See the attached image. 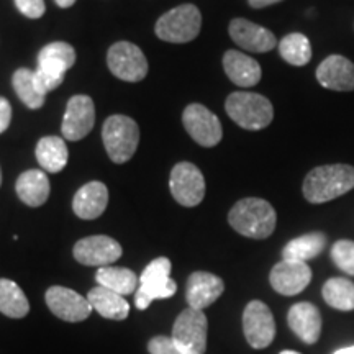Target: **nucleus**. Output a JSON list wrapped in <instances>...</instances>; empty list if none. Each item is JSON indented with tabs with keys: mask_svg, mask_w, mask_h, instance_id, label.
<instances>
[{
	"mask_svg": "<svg viewBox=\"0 0 354 354\" xmlns=\"http://www.w3.org/2000/svg\"><path fill=\"white\" fill-rule=\"evenodd\" d=\"M209 320L202 310L185 308L172 326V342L184 354H205Z\"/></svg>",
	"mask_w": 354,
	"mask_h": 354,
	"instance_id": "8",
	"label": "nucleus"
},
{
	"mask_svg": "<svg viewBox=\"0 0 354 354\" xmlns=\"http://www.w3.org/2000/svg\"><path fill=\"white\" fill-rule=\"evenodd\" d=\"M202 28V13L192 3L171 8L159 17L154 26L158 38L167 43H189L196 39Z\"/></svg>",
	"mask_w": 354,
	"mask_h": 354,
	"instance_id": "6",
	"label": "nucleus"
},
{
	"mask_svg": "<svg viewBox=\"0 0 354 354\" xmlns=\"http://www.w3.org/2000/svg\"><path fill=\"white\" fill-rule=\"evenodd\" d=\"M325 302L339 312L354 310V284L349 279L331 277L323 284L322 289Z\"/></svg>",
	"mask_w": 354,
	"mask_h": 354,
	"instance_id": "29",
	"label": "nucleus"
},
{
	"mask_svg": "<svg viewBox=\"0 0 354 354\" xmlns=\"http://www.w3.org/2000/svg\"><path fill=\"white\" fill-rule=\"evenodd\" d=\"M73 253L77 263L105 268V266H112L115 261L120 259L123 251L120 243L115 241L113 238L105 236V234H94V236L79 240L74 245Z\"/></svg>",
	"mask_w": 354,
	"mask_h": 354,
	"instance_id": "14",
	"label": "nucleus"
},
{
	"mask_svg": "<svg viewBox=\"0 0 354 354\" xmlns=\"http://www.w3.org/2000/svg\"><path fill=\"white\" fill-rule=\"evenodd\" d=\"M0 185H2V171H0Z\"/></svg>",
	"mask_w": 354,
	"mask_h": 354,
	"instance_id": "40",
	"label": "nucleus"
},
{
	"mask_svg": "<svg viewBox=\"0 0 354 354\" xmlns=\"http://www.w3.org/2000/svg\"><path fill=\"white\" fill-rule=\"evenodd\" d=\"M312 281V269L302 261L282 259L272 268L269 274V282L277 294L292 297L307 289Z\"/></svg>",
	"mask_w": 354,
	"mask_h": 354,
	"instance_id": "15",
	"label": "nucleus"
},
{
	"mask_svg": "<svg viewBox=\"0 0 354 354\" xmlns=\"http://www.w3.org/2000/svg\"><path fill=\"white\" fill-rule=\"evenodd\" d=\"M171 268V261L167 258H156L146 266L135 294L136 308L146 310L153 300L169 299L176 294L177 284L169 276Z\"/></svg>",
	"mask_w": 354,
	"mask_h": 354,
	"instance_id": "7",
	"label": "nucleus"
},
{
	"mask_svg": "<svg viewBox=\"0 0 354 354\" xmlns=\"http://www.w3.org/2000/svg\"><path fill=\"white\" fill-rule=\"evenodd\" d=\"M225 110L238 127L251 131L264 130L274 118L271 100L254 92L238 91L230 94L225 102Z\"/></svg>",
	"mask_w": 354,
	"mask_h": 354,
	"instance_id": "3",
	"label": "nucleus"
},
{
	"mask_svg": "<svg viewBox=\"0 0 354 354\" xmlns=\"http://www.w3.org/2000/svg\"><path fill=\"white\" fill-rule=\"evenodd\" d=\"M243 333L251 348L264 349L274 342L276 322L271 308L261 300H251L243 312Z\"/></svg>",
	"mask_w": 354,
	"mask_h": 354,
	"instance_id": "12",
	"label": "nucleus"
},
{
	"mask_svg": "<svg viewBox=\"0 0 354 354\" xmlns=\"http://www.w3.org/2000/svg\"><path fill=\"white\" fill-rule=\"evenodd\" d=\"M287 323L305 344H315L322 335V313L310 302L292 305L287 313Z\"/></svg>",
	"mask_w": 354,
	"mask_h": 354,
	"instance_id": "20",
	"label": "nucleus"
},
{
	"mask_svg": "<svg viewBox=\"0 0 354 354\" xmlns=\"http://www.w3.org/2000/svg\"><path fill=\"white\" fill-rule=\"evenodd\" d=\"M44 299H46V305L53 312V315L64 322L77 323L87 320L94 310L86 297H82L73 289H68V287L53 286L46 290Z\"/></svg>",
	"mask_w": 354,
	"mask_h": 354,
	"instance_id": "13",
	"label": "nucleus"
},
{
	"mask_svg": "<svg viewBox=\"0 0 354 354\" xmlns=\"http://www.w3.org/2000/svg\"><path fill=\"white\" fill-rule=\"evenodd\" d=\"M279 2H282V0H248L250 7H253V8H266V7L274 6V3H279Z\"/></svg>",
	"mask_w": 354,
	"mask_h": 354,
	"instance_id": "36",
	"label": "nucleus"
},
{
	"mask_svg": "<svg viewBox=\"0 0 354 354\" xmlns=\"http://www.w3.org/2000/svg\"><path fill=\"white\" fill-rule=\"evenodd\" d=\"M0 312L8 318H24L30 312L25 292L10 279H0Z\"/></svg>",
	"mask_w": 354,
	"mask_h": 354,
	"instance_id": "28",
	"label": "nucleus"
},
{
	"mask_svg": "<svg viewBox=\"0 0 354 354\" xmlns=\"http://www.w3.org/2000/svg\"><path fill=\"white\" fill-rule=\"evenodd\" d=\"M12 120V107L7 99L0 97V133H3L10 125Z\"/></svg>",
	"mask_w": 354,
	"mask_h": 354,
	"instance_id": "35",
	"label": "nucleus"
},
{
	"mask_svg": "<svg viewBox=\"0 0 354 354\" xmlns=\"http://www.w3.org/2000/svg\"><path fill=\"white\" fill-rule=\"evenodd\" d=\"M35 154H37L38 165L53 174L63 171L68 165V146L59 136H44L39 140Z\"/></svg>",
	"mask_w": 354,
	"mask_h": 354,
	"instance_id": "25",
	"label": "nucleus"
},
{
	"mask_svg": "<svg viewBox=\"0 0 354 354\" xmlns=\"http://www.w3.org/2000/svg\"><path fill=\"white\" fill-rule=\"evenodd\" d=\"M50 179L39 169H28L17 179V196L25 205L41 207L50 197Z\"/></svg>",
	"mask_w": 354,
	"mask_h": 354,
	"instance_id": "23",
	"label": "nucleus"
},
{
	"mask_svg": "<svg viewBox=\"0 0 354 354\" xmlns=\"http://www.w3.org/2000/svg\"><path fill=\"white\" fill-rule=\"evenodd\" d=\"M331 259L344 274L354 276V241L339 240L331 248Z\"/></svg>",
	"mask_w": 354,
	"mask_h": 354,
	"instance_id": "32",
	"label": "nucleus"
},
{
	"mask_svg": "<svg viewBox=\"0 0 354 354\" xmlns=\"http://www.w3.org/2000/svg\"><path fill=\"white\" fill-rule=\"evenodd\" d=\"M333 354H354V346L342 348V349H338V351H335Z\"/></svg>",
	"mask_w": 354,
	"mask_h": 354,
	"instance_id": "38",
	"label": "nucleus"
},
{
	"mask_svg": "<svg viewBox=\"0 0 354 354\" xmlns=\"http://www.w3.org/2000/svg\"><path fill=\"white\" fill-rule=\"evenodd\" d=\"M326 248V234L322 232H313L302 234V236L290 240L282 250V258L292 261H307L317 258Z\"/></svg>",
	"mask_w": 354,
	"mask_h": 354,
	"instance_id": "26",
	"label": "nucleus"
},
{
	"mask_svg": "<svg viewBox=\"0 0 354 354\" xmlns=\"http://www.w3.org/2000/svg\"><path fill=\"white\" fill-rule=\"evenodd\" d=\"M97 284L102 287L117 292V294L127 295L136 292L140 286V279L131 269L127 268H115V266H105V268H99L95 274Z\"/></svg>",
	"mask_w": 354,
	"mask_h": 354,
	"instance_id": "27",
	"label": "nucleus"
},
{
	"mask_svg": "<svg viewBox=\"0 0 354 354\" xmlns=\"http://www.w3.org/2000/svg\"><path fill=\"white\" fill-rule=\"evenodd\" d=\"M317 81L322 87L336 92L354 91V63L342 55H331L317 68Z\"/></svg>",
	"mask_w": 354,
	"mask_h": 354,
	"instance_id": "19",
	"label": "nucleus"
},
{
	"mask_svg": "<svg viewBox=\"0 0 354 354\" xmlns=\"http://www.w3.org/2000/svg\"><path fill=\"white\" fill-rule=\"evenodd\" d=\"M12 86L15 94L19 95V99L24 102L28 109L37 110L41 109L44 105V99L46 95H43L38 91L37 82H35V71L20 68L15 71L12 77Z\"/></svg>",
	"mask_w": 354,
	"mask_h": 354,
	"instance_id": "30",
	"label": "nucleus"
},
{
	"mask_svg": "<svg viewBox=\"0 0 354 354\" xmlns=\"http://www.w3.org/2000/svg\"><path fill=\"white\" fill-rule=\"evenodd\" d=\"M228 223L234 232L253 240H266L274 233L277 215L274 207L264 198H241L232 207L228 214Z\"/></svg>",
	"mask_w": 354,
	"mask_h": 354,
	"instance_id": "2",
	"label": "nucleus"
},
{
	"mask_svg": "<svg viewBox=\"0 0 354 354\" xmlns=\"http://www.w3.org/2000/svg\"><path fill=\"white\" fill-rule=\"evenodd\" d=\"M183 123L190 138L203 148H214L223 138L218 117L202 104L187 105L183 113Z\"/></svg>",
	"mask_w": 354,
	"mask_h": 354,
	"instance_id": "11",
	"label": "nucleus"
},
{
	"mask_svg": "<svg viewBox=\"0 0 354 354\" xmlns=\"http://www.w3.org/2000/svg\"><path fill=\"white\" fill-rule=\"evenodd\" d=\"M107 64L115 77L127 82H140L148 74V61L143 51L128 41H118L110 48Z\"/></svg>",
	"mask_w": 354,
	"mask_h": 354,
	"instance_id": "9",
	"label": "nucleus"
},
{
	"mask_svg": "<svg viewBox=\"0 0 354 354\" xmlns=\"http://www.w3.org/2000/svg\"><path fill=\"white\" fill-rule=\"evenodd\" d=\"M95 123V105L91 97L74 95L71 97L66 107L61 131L66 140L79 141L87 133H91Z\"/></svg>",
	"mask_w": 354,
	"mask_h": 354,
	"instance_id": "16",
	"label": "nucleus"
},
{
	"mask_svg": "<svg viewBox=\"0 0 354 354\" xmlns=\"http://www.w3.org/2000/svg\"><path fill=\"white\" fill-rule=\"evenodd\" d=\"M109 203V189L104 183L92 180L77 190L73 201V210L79 218L95 220L104 214Z\"/></svg>",
	"mask_w": 354,
	"mask_h": 354,
	"instance_id": "21",
	"label": "nucleus"
},
{
	"mask_svg": "<svg viewBox=\"0 0 354 354\" xmlns=\"http://www.w3.org/2000/svg\"><path fill=\"white\" fill-rule=\"evenodd\" d=\"M76 63V51L69 43L55 41L46 44L38 55V68L35 71V82L43 95L55 91L64 81L66 71Z\"/></svg>",
	"mask_w": 354,
	"mask_h": 354,
	"instance_id": "4",
	"label": "nucleus"
},
{
	"mask_svg": "<svg viewBox=\"0 0 354 354\" xmlns=\"http://www.w3.org/2000/svg\"><path fill=\"white\" fill-rule=\"evenodd\" d=\"M279 354H300L297 351H290V349H286V351H281Z\"/></svg>",
	"mask_w": 354,
	"mask_h": 354,
	"instance_id": "39",
	"label": "nucleus"
},
{
	"mask_svg": "<svg viewBox=\"0 0 354 354\" xmlns=\"http://www.w3.org/2000/svg\"><path fill=\"white\" fill-rule=\"evenodd\" d=\"M230 37L238 46L251 53H268L276 48L277 39L271 30L246 19H234L228 26Z\"/></svg>",
	"mask_w": 354,
	"mask_h": 354,
	"instance_id": "17",
	"label": "nucleus"
},
{
	"mask_svg": "<svg viewBox=\"0 0 354 354\" xmlns=\"http://www.w3.org/2000/svg\"><path fill=\"white\" fill-rule=\"evenodd\" d=\"M56 6L61 7V8H69L73 7L74 3H76V0H55Z\"/></svg>",
	"mask_w": 354,
	"mask_h": 354,
	"instance_id": "37",
	"label": "nucleus"
},
{
	"mask_svg": "<svg viewBox=\"0 0 354 354\" xmlns=\"http://www.w3.org/2000/svg\"><path fill=\"white\" fill-rule=\"evenodd\" d=\"M354 189V166L323 165L312 169L304 180V197L310 203H325Z\"/></svg>",
	"mask_w": 354,
	"mask_h": 354,
	"instance_id": "1",
	"label": "nucleus"
},
{
	"mask_svg": "<svg viewBox=\"0 0 354 354\" xmlns=\"http://www.w3.org/2000/svg\"><path fill=\"white\" fill-rule=\"evenodd\" d=\"M87 300L97 313H100L104 318H109V320L120 322L130 315V305H128L127 299L117 292L107 289V287H94L87 294Z\"/></svg>",
	"mask_w": 354,
	"mask_h": 354,
	"instance_id": "24",
	"label": "nucleus"
},
{
	"mask_svg": "<svg viewBox=\"0 0 354 354\" xmlns=\"http://www.w3.org/2000/svg\"><path fill=\"white\" fill-rule=\"evenodd\" d=\"M223 69L230 81L240 87H253L261 81L263 71L256 59L245 53L230 50L223 55Z\"/></svg>",
	"mask_w": 354,
	"mask_h": 354,
	"instance_id": "22",
	"label": "nucleus"
},
{
	"mask_svg": "<svg viewBox=\"0 0 354 354\" xmlns=\"http://www.w3.org/2000/svg\"><path fill=\"white\" fill-rule=\"evenodd\" d=\"M102 140L109 158L117 165L130 161L140 143V127L127 115H112L102 128Z\"/></svg>",
	"mask_w": 354,
	"mask_h": 354,
	"instance_id": "5",
	"label": "nucleus"
},
{
	"mask_svg": "<svg viewBox=\"0 0 354 354\" xmlns=\"http://www.w3.org/2000/svg\"><path fill=\"white\" fill-rule=\"evenodd\" d=\"M15 6L20 13L28 19H39L44 15V0H15Z\"/></svg>",
	"mask_w": 354,
	"mask_h": 354,
	"instance_id": "34",
	"label": "nucleus"
},
{
	"mask_svg": "<svg viewBox=\"0 0 354 354\" xmlns=\"http://www.w3.org/2000/svg\"><path fill=\"white\" fill-rule=\"evenodd\" d=\"M279 53L282 59L292 66H305L312 59V44L310 39L302 33L286 35L279 43Z\"/></svg>",
	"mask_w": 354,
	"mask_h": 354,
	"instance_id": "31",
	"label": "nucleus"
},
{
	"mask_svg": "<svg viewBox=\"0 0 354 354\" xmlns=\"http://www.w3.org/2000/svg\"><path fill=\"white\" fill-rule=\"evenodd\" d=\"M169 189L179 205L197 207L205 197V179L196 165L179 162L171 171Z\"/></svg>",
	"mask_w": 354,
	"mask_h": 354,
	"instance_id": "10",
	"label": "nucleus"
},
{
	"mask_svg": "<svg viewBox=\"0 0 354 354\" xmlns=\"http://www.w3.org/2000/svg\"><path fill=\"white\" fill-rule=\"evenodd\" d=\"M225 290V282L212 272L197 271L192 272L185 286V300L190 308L205 310L216 302Z\"/></svg>",
	"mask_w": 354,
	"mask_h": 354,
	"instance_id": "18",
	"label": "nucleus"
},
{
	"mask_svg": "<svg viewBox=\"0 0 354 354\" xmlns=\"http://www.w3.org/2000/svg\"><path fill=\"white\" fill-rule=\"evenodd\" d=\"M148 351L149 354H184L179 348L176 346V343L172 342V338H169V336H162V335H158L149 339Z\"/></svg>",
	"mask_w": 354,
	"mask_h": 354,
	"instance_id": "33",
	"label": "nucleus"
}]
</instances>
